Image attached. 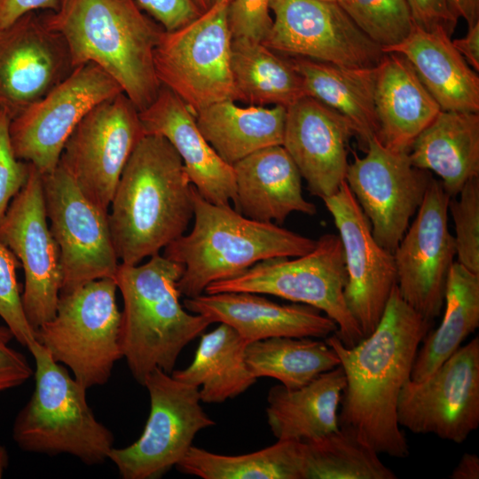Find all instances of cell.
<instances>
[{
	"instance_id": "17",
	"label": "cell",
	"mask_w": 479,
	"mask_h": 479,
	"mask_svg": "<svg viewBox=\"0 0 479 479\" xmlns=\"http://www.w3.org/2000/svg\"><path fill=\"white\" fill-rule=\"evenodd\" d=\"M0 240L14 254L23 269L22 305L36 332L55 316L62 273L59 247L46 215L43 177L31 164L27 183L0 221Z\"/></svg>"
},
{
	"instance_id": "45",
	"label": "cell",
	"mask_w": 479,
	"mask_h": 479,
	"mask_svg": "<svg viewBox=\"0 0 479 479\" xmlns=\"http://www.w3.org/2000/svg\"><path fill=\"white\" fill-rule=\"evenodd\" d=\"M59 0H0V29L35 11H55Z\"/></svg>"
},
{
	"instance_id": "20",
	"label": "cell",
	"mask_w": 479,
	"mask_h": 479,
	"mask_svg": "<svg viewBox=\"0 0 479 479\" xmlns=\"http://www.w3.org/2000/svg\"><path fill=\"white\" fill-rule=\"evenodd\" d=\"M75 68L63 37L29 12L0 29V107L14 116Z\"/></svg>"
},
{
	"instance_id": "41",
	"label": "cell",
	"mask_w": 479,
	"mask_h": 479,
	"mask_svg": "<svg viewBox=\"0 0 479 479\" xmlns=\"http://www.w3.org/2000/svg\"><path fill=\"white\" fill-rule=\"evenodd\" d=\"M271 0H230L228 19L232 39L263 42L272 25Z\"/></svg>"
},
{
	"instance_id": "13",
	"label": "cell",
	"mask_w": 479,
	"mask_h": 479,
	"mask_svg": "<svg viewBox=\"0 0 479 479\" xmlns=\"http://www.w3.org/2000/svg\"><path fill=\"white\" fill-rule=\"evenodd\" d=\"M42 177L49 227L59 251L61 292L92 280L114 279L120 261L108 211L91 202L59 165Z\"/></svg>"
},
{
	"instance_id": "43",
	"label": "cell",
	"mask_w": 479,
	"mask_h": 479,
	"mask_svg": "<svg viewBox=\"0 0 479 479\" xmlns=\"http://www.w3.org/2000/svg\"><path fill=\"white\" fill-rule=\"evenodd\" d=\"M12 338L7 326H0V393L23 384L34 374L26 357L10 346Z\"/></svg>"
},
{
	"instance_id": "24",
	"label": "cell",
	"mask_w": 479,
	"mask_h": 479,
	"mask_svg": "<svg viewBox=\"0 0 479 479\" xmlns=\"http://www.w3.org/2000/svg\"><path fill=\"white\" fill-rule=\"evenodd\" d=\"M234 208L244 216L281 224L293 212L312 216L316 206L304 199L302 176L282 145L257 150L232 165Z\"/></svg>"
},
{
	"instance_id": "32",
	"label": "cell",
	"mask_w": 479,
	"mask_h": 479,
	"mask_svg": "<svg viewBox=\"0 0 479 479\" xmlns=\"http://www.w3.org/2000/svg\"><path fill=\"white\" fill-rule=\"evenodd\" d=\"M444 315L417 350L411 380H424L436 371L479 326V274L454 262L447 278Z\"/></svg>"
},
{
	"instance_id": "39",
	"label": "cell",
	"mask_w": 479,
	"mask_h": 479,
	"mask_svg": "<svg viewBox=\"0 0 479 479\" xmlns=\"http://www.w3.org/2000/svg\"><path fill=\"white\" fill-rule=\"evenodd\" d=\"M19 266L14 254L0 240V317L13 337L28 349L37 340L24 312L16 273Z\"/></svg>"
},
{
	"instance_id": "38",
	"label": "cell",
	"mask_w": 479,
	"mask_h": 479,
	"mask_svg": "<svg viewBox=\"0 0 479 479\" xmlns=\"http://www.w3.org/2000/svg\"><path fill=\"white\" fill-rule=\"evenodd\" d=\"M458 195L448 205L455 227L456 262L479 274V177L468 180Z\"/></svg>"
},
{
	"instance_id": "40",
	"label": "cell",
	"mask_w": 479,
	"mask_h": 479,
	"mask_svg": "<svg viewBox=\"0 0 479 479\" xmlns=\"http://www.w3.org/2000/svg\"><path fill=\"white\" fill-rule=\"evenodd\" d=\"M11 115L0 107V221L10 203L27 181L30 163L18 159L11 143Z\"/></svg>"
},
{
	"instance_id": "16",
	"label": "cell",
	"mask_w": 479,
	"mask_h": 479,
	"mask_svg": "<svg viewBox=\"0 0 479 479\" xmlns=\"http://www.w3.org/2000/svg\"><path fill=\"white\" fill-rule=\"evenodd\" d=\"M365 154L349 163L345 182L369 220L375 240L393 252L419 209L432 177L413 166L407 152L384 146L376 136Z\"/></svg>"
},
{
	"instance_id": "11",
	"label": "cell",
	"mask_w": 479,
	"mask_h": 479,
	"mask_svg": "<svg viewBox=\"0 0 479 479\" xmlns=\"http://www.w3.org/2000/svg\"><path fill=\"white\" fill-rule=\"evenodd\" d=\"M122 92L120 85L96 64L75 67L11 118L9 133L16 157L33 165L42 176L52 172L67 138L85 114Z\"/></svg>"
},
{
	"instance_id": "29",
	"label": "cell",
	"mask_w": 479,
	"mask_h": 479,
	"mask_svg": "<svg viewBox=\"0 0 479 479\" xmlns=\"http://www.w3.org/2000/svg\"><path fill=\"white\" fill-rule=\"evenodd\" d=\"M288 59L303 81L306 95L350 121L365 149L378 131L374 106L378 66L354 68L302 57Z\"/></svg>"
},
{
	"instance_id": "30",
	"label": "cell",
	"mask_w": 479,
	"mask_h": 479,
	"mask_svg": "<svg viewBox=\"0 0 479 479\" xmlns=\"http://www.w3.org/2000/svg\"><path fill=\"white\" fill-rule=\"evenodd\" d=\"M287 108L212 104L195 114L197 126L216 153L232 165L264 147L282 145Z\"/></svg>"
},
{
	"instance_id": "49",
	"label": "cell",
	"mask_w": 479,
	"mask_h": 479,
	"mask_svg": "<svg viewBox=\"0 0 479 479\" xmlns=\"http://www.w3.org/2000/svg\"><path fill=\"white\" fill-rule=\"evenodd\" d=\"M8 464V454L6 449L0 444V478L3 476L4 472Z\"/></svg>"
},
{
	"instance_id": "21",
	"label": "cell",
	"mask_w": 479,
	"mask_h": 479,
	"mask_svg": "<svg viewBox=\"0 0 479 479\" xmlns=\"http://www.w3.org/2000/svg\"><path fill=\"white\" fill-rule=\"evenodd\" d=\"M353 136L350 121L314 98L304 96L287 107L282 145L312 195L331 196L345 181Z\"/></svg>"
},
{
	"instance_id": "1",
	"label": "cell",
	"mask_w": 479,
	"mask_h": 479,
	"mask_svg": "<svg viewBox=\"0 0 479 479\" xmlns=\"http://www.w3.org/2000/svg\"><path fill=\"white\" fill-rule=\"evenodd\" d=\"M432 322L413 310L396 286L371 334L351 347L343 345L335 334L325 339L335 351L346 379L338 411L339 428L379 454L409 455L397 421V400Z\"/></svg>"
},
{
	"instance_id": "37",
	"label": "cell",
	"mask_w": 479,
	"mask_h": 479,
	"mask_svg": "<svg viewBox=\"0 0 479 479\" xmlns=\"http://www.w3.org/2000/svg\"><path fill=\"white\" fill-rule=\"evenodd\" d=\"M352 21L383 48L402 41L413 22L405 0H334Z\"/></svg>"
},
{
	"instance_id": "42",
	"label": "cell",
	"mask_w": 479,
	"mask_h": 479,
	"mask_svg": "<svg viewBox=\"0 0 479 479\" xmlns=\"http://www.w3.org/2000/svg\"><path fill=\"white\" fill-rule=\"evenodd\" d=\"M136 2L165 31L180 28L203 12L195 0H136Z\"/></svg>"
},
{
	"instance_id": "44",
	"label": "cell",
	"mask_w": 479,
	"mask_h": 479,
	"mask_svg": "<svg viewBox=\"0 0 479 479\" xmlns=\"http://www.w3.org/2000/svg\"><path fill=\"white\" fill-rule=\"evenodd\" d=\"M414 25L433 30L442 27L452 36L457 20L450 11L447 0H405Z\"/></svg>"
},
{
	"instance_id": "6",
	"label": "cell",
	"mask_w": 479,
	"mask_h": 479,
	"mask_svg": "<svg viewBox=\"0 0 479 479\" xmlns=\"http://www.w3.org/2000/svg\"><path fill=\"white\" fill-rule=\"evenodd\" d=\"M27 349L35 364V389L15 419V443L30 452L70 454L87 465L108 459L114 436L89 406L87 389L37 341Z\"/></svg>"
},
{
	"instance_id": "25",
	"label": "cell",
	"mask_w": 479,
	"mask_h": 479,
	"mask_svg": "<svg viewBox=\"0 0 479 479\" xmlns=\"http://www.w3.org/2000/svg\"><path fill=\"white\" fill-rule=\"evenodd\" d=\"M382 51L404 56L441 110L479 113L478 74L442 27L428 31L413 24L402 41Z\"/></svg>"
},
{
	"instance_id": "47",
	"label": "cell",
	"mask_w": 479,
	"mask_h": 479,
	"mask_svg": "<svg viewBox=\"0 0 479 479\" xmlns=\"http://www.w3.org/2000/svg\"><path fill=\"white\" fill-rule=\"evenodd\" d=\"M451 12L463 18L468 27L479 21V0H447Z\"/></svg>"
},
{
	"instance_id": "22",
	"label": "cell",
	"mask_w": 479,
	"mask_h": 479,
	"mask_svg": "<svg viewBox=\"0 0 479 479\" xmlns=\"http://www.w3.org/2000/svg\"><path fill=\"white\" fill-rule=\"evenodd\" d=\"M184 307L213 323L232 326L247 343L271 337L326 339L337 325L310 305L279 304L261 294L223 292L185 298Z\"/></svg>"
},
{
	"instance_id": "12",
	"label": "cell",
	"mask_w": 479,
	"mask_h": 479,
	"mask_svg": "<svg viewBox=\"0 0 479 479\" xmlns=\"http://www.w3.org/2000/svg\"><path fill=\"white\" fill-rule=\"evenodd\" d=\"M145 135L138 109L122 92L85 114L67 138L59 165L91 202L108 211L122 170Z\"/></svg>"
},
{
	"instance_id": "9",
	"label": "cell",
	"mask_w": 479,
	"mask_h": 479,
	"mask_svg": "<svg viewBox=\"0 0 479 479\" xmlns=\"http://www.w3.org/2000/svg\"><path fill=\"white\" fill-rule=\"evenodd\" d=\"M230 0H221L198 18L163 31L153 51L158 80L195 115L224 100L237 101L231 68Z\"/></svg>"
},
{
	"instance_id": "8",
	"label": "cell",
	"mask_w": 479,
	"mask_h": 479,
	"mask_svg": "<svg viewBox=\"0 0 479 479\" xmlns=\"http://www.w3.org/2000/svg\"><path fill=\"white\" fill-rule=\"evenodd\" d=\"M346 283L341 239L326 233L305 255L260 261L234 278L210 284L204 293L250 292L310 305L335 322V334L343 345L351 347L364 337L345 302Z\"/></svg>"
},
{
	"instance_id": "34",
	"label": "cell",
	"mask_w": 479,
	"mask_h": 479,
	"mask_svg": "<svg viewBox=\"0 0 479 479\" xmlns=\"http://www.w3.org/2000/svg\"><path fill=\"white\" fill-rule=\"evenodd\" d=\"M202 479H304L301 443L278 440L247 454L223 455L192 445L176 467Z\"/></svg>"
},
{
	"instance_id": "50",
	"label": "cell",
	"mask_w": 479,
	"mask_h": 479,
	"mask_svg": "<svg viewBox=\"0 0 479 479\" xmlns=\"http://www.w3.org/2000/svg\"><path fill=\"white\" fill-rule=\"evenodd\" d=\"M202 12L207 11L212 5V0H195Z\"/></svg>"
},
{
	"instance_id": "28",
	"label": "cell",
	"mask_w": 479,
	"mask_h": 479,
	"mask_svg": "<svg viewBox=\"0 0 479 479\" xmlns=\"http://www.w3.org/2000/svg\"><path fill=\"white\" fill-rule=\"evenodd\" d=\"M411 163L441 178L453 198L479 177V114L441 110L412 142Z\"/></svg>"
},
{
	"instance_id": "46",
	"label": "cell",
	"mask_w": 479,
	"mask_h": 479,
	"mask_svg": "<svg viewBox=\"0 0 479 479\" xmlns=\"http://www.w3.org/2000/svg\"><path fill=\"white\" fill-rule=\"evenodd\" d=\"M457 51L476 72L479 70V21L468 27L467 35L452 40Z\"/></svg>"
},
{
	"instance_id": "52",
	"label": "cell",
	"mask_w": 479,
	"mask_h": 479,
	"mask_svg": "<svg viewBox=\"0 0 479 479\" xmlns=\"http://www.w3.org/2000/svg\"><path fill=\"white\" fill-rule=\"evenodd\" d=\"M326 1H334V0H326Z\"/></svg>"
},
{
	"instance_id": "27",
	"label": "cell",
	"mask_w": 479,
	"mask_h": 479,
	"mask_svg": "<svg viewBox=\"0 0 479 479\" xmlns=\"http://www.w3.org/2000/svg\"><path fill=\"white\" fill-rule=\"evenodd\" d=\"M346 384L339 365L297 389L281 384L267 396V421L278 440L305 443L339 428L338 411Z\"/></svg>"
},
{
	"instance_id": "35",
	"label": "cell",
	"mask_w": 479,
	"mask_h": 479,
	"mask_svg": "<svg viewBox=\"0 0 479 479\" xmlns=\"http://www.w3.org/2000/svg\"><path fill=\"white\" fill-rule=\"evenodd\" d=\"M246 361L256 377L278 380L287 389L300 388L340 365L325 339L271 337L247 344Z\"/></svg>"
},
{
	"instance_id": "2",
	"label": "cell",
	"mask_w": 479,
	"mask_h": 479,
	"mask_svg": "<svg viewBox=\"0 0 479 479\" xmlns=\"http://www.w3.org/2000/svg\"><path fill=\"white\" fill-rule=\"evenodd\" d=\"M192 186L182 159L162 136L145 135L129 158L108 223L120 263L160 254L193 219Z\"/></svg>"
},
{
	"instance_id": "5",
	"label": "cell",
	"mask_w": 479,
	"mask_h": 479,
	"mask_svg": "<svg viewBox=\"0 0 479 479\" xmlns=\"http://www.w3.org/2000/svg\"><path fill=\"white\" fill-rule=\"evenodd\" d=\"M183 271L181 263L157 254L143 264L120 263L114 275L123 301L122 357L142 386L157 368L171 374L184 348L213 324L181 304Z\"/></svg>"
},
{
	"instance_id": "23",
	"label": "cell",
	"mask_w": 479,
	"mask_h": 479,
	"mask_svg": "<svg viewBox=\"0 0 479 479\" xmlns=\"http://www.w3.org/2000/svg\"><path fill=\"white\" fill-rule=\"evenodd\" d=\"M145 135L165 137L183 161L192 184L208 201L231 205L236 186L232 166L226 163L200 131L195 115L164 85L154 100L139 111Z\"/></svg>"
},
{
	"instance_id": "18",
	"label": "cell",
	"mask_w": 479,
	"mask_h": 479,
	"mask_svg": "<svg viewBox=\"0 0 479 479\" xmlns=\"http://www.w3.org/2000/svg\"><path fill=\"white\" fill-rule=\"evenodd\" d=\"M450 199L441 181L432 177L415 218L393 252L400 295L432 321L444 308L447 278L456 256L448 226Z\"/></svg>"
},
{
	"instance_id": "7",
	"label": "cell",
	"mask_w": 479,
	"mask_h": 479,
	"mask_svg": "<svg viewBox=\"0 0 479 479\" xmlns=\"http://www.w3.org/2000/svg\"><path fill=\"white\" fill-rule=\"evenodd\" d=\"M116 290L114 279L105 278L61 292L55 316L35 332L51 357L87 389L106 384L122 357Z\"/></svg>"
},
{
	"instance_id": "33",
	"label": "cell",
	"mask_w": 479,
	"mask_h": 479,
	"mask_svg": "<svg viewBox=\"0 0 479 479\" xmlns=\"http://www.w3.org/2000/svg\"><path fill=\"white\" fill-rule=\"evenodd\" d=\"M231 68L237 101L286 108L306 95L303 81L290 59L261 42L232 39Z\"/></svg>"
},
{
	"instance_id": "51",
	"label": "cell",
	"mask_w": 479,
	"mask_h": 479,
	"mask_svg": "<svg viewBox=\"0 0 479 479\" xmlns=\"http://www.w3.org/2000/svg\"><path fill=\"white\" fill-rule=\"evenodd\" d=\"M218 1H221V0H212V4H214L216 2H218Z\"/></svg>"
},
{
	"instance_id": "15",
	"label": "cell",
	"mask_w": 479,
	"mask_h": 479,
	"mask_svg": "<svg viewBox=\"0 0 479 479\" xmlns=\"http://www.w3.org/2000/svg\"><path fill=\"white\" fill-rule=\"evenodd\" d=\"M272 51L345 67L378 66L385 53L334 1L271 0Z\"/></svg>"
},
{
	"instance_id": "19",
	"label": "cell",
	"mask_w": 479,
	"mask_h": 479,
	"mask_svg": "<svg viewBox=\"0 0 479 479\" xmlns=\"http://www.w3.org/2000/svg\"><path fill=\"white\" fill-rule=\"evenodd\" d=\"M322 200L343 247L345 302L365 338L376 328L397 286L394 256L375 240L369 220L345 181Z\"/></svg>"
},
{
	"instance_id": "3",
	"label": "cell",
	"mask_w": 479,
	"mask_h": 479,
	"mask_svg": "<svg viewBox=\"0 0 479 479\" xmlns=\"http://www.w3.org/2000/svg\"><path fill=\"white\" fill-rule=\"evenodd\" d=\"M43 17L65 40L74 68L96 64L138 111L154 100L161 84L153 51L164 29L136 0H59Z\"/></svg>"
},
{
	"instance_id": "10",
	"label": "cell",
	"mask_w": 479,
	"mask_h": 479,
	"mask_svg": "<svg viewBox=\"0 0 479 479\" xmlns=\"http://www.w3.org/2000/svg\"><path fill=\"white\" fill-rule=\"evenodd\" d=\"M144 386L150 412L142 435L127 447H114L108 456L124 479L161 477L184 459L200 430L216 425L200 405L199 388L159 368Z\"/></svg>"
},
{
	"instance_id": "31",
	"label": "cell",
	"mask_w": 479,
	"mask_h": 479,
	"mask_svg": "<svg viewBox=\"0 0 479 479\" xmlns=\"http://www.w3.org/2000/svg\"><path fill=\"white\" fill-rule=\"evenodd\" d=\"M247 342L230 326H219L201 334L191 365L171 375L199 388L202 403L219 404L247 390L257 378L246 361Z\"/></svg>"
},
{
	"instance_id": "14",
	"label": "cell",
	"mask_w": 479,
	"mask_h": 479,
	"mask_svg": "<svg viewBox=\"0 0 479 479\" xmlns=\"http://www.w3.org/2000/svg\"><path fill=\"white\" fill-rule=\"evenodd\" d=\"M399 426L462 444L479 426V337L424 380L409 379L397 400Z\"/></svg>"
},
{
	"instance_id": "36",
	"label": "cell",
	"mask_w": 479,
	"mask_h": 479,
	"mask_svg": "<svg viewBox=\"0 0 479 479\" xmlns=\"http://www.w3.org/2000/svg\"><path fill=\"white\" fill-rule=\"evenodd\" d=\"M304 479H396L379 453L339 428L313 441L301 443Z\"/></svg>"
},
{
	"instance_id": "48",
	"label": "cell",
	"mask_w": 479,
	"mask_h": 479,
	"mask_svg": "<svg viewBox=\"0 0 479 479\" xmlns=\"http://www.w3.org/2000/svg\"><path fill=\"white\" fill-rule=\"evenodd\" d=\"M452 479H478L479 457L475 453H464L451 475Z\"/></svg>"
},
{
	"instance_id": "4",
	"label": "cell",
	"mask_w": 479,
	"mask_h": 479,
	"mask_svg": "<svg viewBox=\"0 0 479 479\" xmlns=\"http://www.w3.org/2000/svg\"><path fill=\"white\" fill-rule=\"evenodd\" d=\"M192 195V228L163 252L184 266L177 287L185 298L200 295L210 284L234 278L260 261L300 256L316 246L317 240L247 218L231 205L211 203L194 185Z\"/></svg>"
},
{
	"instance_id": "26",
	"label": "cell",
	"mask_w": 479,
	"mask_h": 479,
	"mask_svg": "<svg viewBox=\"0 0 479 479\" xmlns=\"http://www.w3.org/2000/svg\"><path fill=\"white\" fill-rule=\"evenodd\" d=\"M374 106L376 137L391 150L407 153L441 111L410 62L396 52L385 53L378 65Z\"/></svg>"
}]
</instances>
